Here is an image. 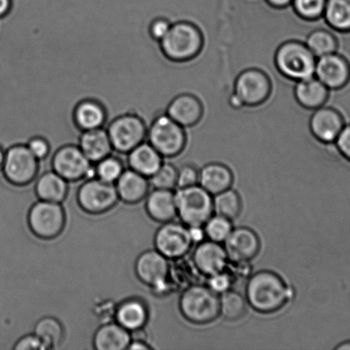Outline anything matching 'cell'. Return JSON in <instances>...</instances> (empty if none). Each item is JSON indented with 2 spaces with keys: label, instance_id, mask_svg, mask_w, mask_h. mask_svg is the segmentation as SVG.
Returning a JSON list of instances; mask_svg holds the SVG:
<instances>
[{
  "label": "cell",
  "instance_id": "cell-31",
  "mask_svg": "<svg viewBox=\"0 0 350 350\" xmlns=\"http://www.w3.org/2000/svg\"><path fill=\"white\" fill-rule=\"evenodd\" d=\"M329 29H314L304 38L303 42L316 58L337 53L338 38L334 31Z\"/></svg>",
  "mask_w": 350,
  "mask_h": 350
},
{
  "label": "cell",
  "instance_id": "cell-18",
  "mask_svg": "<svg viewBox=\"0 0 350 350\" xmlns=\"http://www.w3.org/2000/svg\"><path fill=\"white\" fill-rule=\"evenodd\" d=\"M345 125L340 113L327 105L314 109L310 119L312 133L324 143H334Z\"/></svg>",
  "mask_w": 350,
  "mask_h": 350
},
{
  "label": "cell",
  "instance_id": "cell-29",
  "mask_svg": "<svg viewBox=\"0 0 350 350\" xmlns=\"http://www.w3.org/2000/svg\"><path fill=\"white\" fill-rule=\"evenodd\" d=\"M132 341V332L116 322L101 325L96 331L92 342L97 350H125Z\"/></svg>",
  "mask_w": 350,
  "mask_h": 350
},
{
  "label": "cell",
  "instance_id": "cell-5",
  "mask_svg": "<svg viewBox=\"0 0 350 350\" xmlns=\"http://www.w3.org/2000/svg\"><path fill=\"white\" fill-rule=\"evenodd\" d=\"M147 142L164 159H173L183 153L186 146V133L166 112L160 113L154 116L147 128Z\"/></svg>",
  "mask_w": 350,
  "mask_h": 350
},
{
  "label": "cell",
  "instance_id": "cell-27",
  "mask_svg": "<svg viewBox=\"0 0 350 350\" xmlns=\"http://www.w3.org/2000/svg\"><path fill=\"white\" fill-rule=\"evenodd\" d=\"M329 89L315 77L295 82V97L303 107L316 109L327 101Z\"/></svg>",
  "mask_w": 350,
  "mask_h": 350
},
{
  "label": "cell",
  "instance_id": "cell-45",
  "mask_svg": "<svg viewBox=\"0 0 350 350\" xmlns=\"http://www.w3.org/2000/svg\"><path fill=\"white\" fill-rule=\"evenodd\" d=\"M334 143L341 155L350 162V123L345 125Z\"/></svg>",
  "mask_w": 350,
  "mask_h": 350
},
{
  "label": "cell",
  "instance_id": "cell-15",
  "mask_svg": "<svg viewBox=\"0 0 350 350\" xmlns=\"http://www.w3.org/2000/svg\"><path fill=\"white\" fill-rule=\"evenodd\" d=\"M229 259L236 262H250L259 255L262 243L251 228L240 226L232 230L225 241Z\"/></svg>",
  "mask_w": 350,
  "mask_h": 350
},
{
  "label": "cell",
  "instance_id": "cell-24",
  "mask_svg": "<svg viewBox=\"0 0 350 350\" xmlns=\"http://www.w3.org/2000/svg\"><path fill=\"white\" fill-rule=\"evenodd\" d=\"M116 323L130 332L142 330L149 321L147 305L138 298H129L116 306L114 313Z\"/></svg>",
  "mask_w": 350,
  "mask_h": 350
},
{
  "label": "cell",
  "instance_id": "cell-1",
  "mask_svg": "<svg viewBox=\"0 0 350 350\" xmlns=\"http://www.w3.org/2000/svg\"><path fill=\"white\" fill-rule=\"evenodd\" d=\"M245 293L249 306L260 314L276 313L294 297L292 288L271 270L258 271L249 277Z\"/></svg>",
  "mask_w": 350,
  "mask_h": 350
},
{
  "label": "cell",
  "instance_id": "cell-22",
  "mask_svg": "<svg viewBox=\"0 0 350 350\" xmlns=\"http://www.w3.org/2000/svg\"><path fill=\"white\" fill-rule=\"evenodd\" d=\"M146 211L153 221L166 223L177 215L176 193L173 190L154 189L146 198Z\"/></svg>",
  "mask_w": 350,
  "mask_h": 350
},
{
  "label": "cell",
  "instance_id": "cell-9",
  "mask_svg": "<svg viewBox=\"0 0 350 350\" xmlns=\"http://www.w3.org/2000/svg\"><path fill=\"white\" fill-rule=\"evenodd\" d=\"M27 224L37 238L53 239L64 231L66 215L60 202L39 200L29 209Z\"/></svg>",
  "mask_w": 350,
  "mask_h": 350
},
{
  "label": "cell",
  "instance_id": "cell-37",
  "mask_svg": "<svg viewBox=\"0 0 350 350\" xmlns=\"http://www.w3.org/2000/svg\"><path fill=\"white\" fill-rule=\"evenodd\" d=\"M123 171H125V166L121 159L112 155L99 161L96 163L95 167L96 177L112 183H115L118 180Z\"/></svg>",
  "mask_w": 350,
  "mask_h": 350
},
{
  "label": "cell",
  "instance_id": "cell-2",
  "mask_svg": "<svg viewBox=\"0 0 350 350\" xmlns=\"http://www.w3.org/2000/svg\"><path fill=\"white\" fill-rule=\"evenodd\" d=\"M203 44L200 27L184 18L173 22L169 32L159 43L161 53L171 63H183L197 57Z\"/></svg>",
  "mask_w": 350,
  "mask_h": 350
},
{
  "label": "cell",
  "instance_id": "cell-28",
  "mask_svg": "<svg viewBox=\"0 0 350 350\" xmlns=\"http://www.w3.org/2000/svg\"><path fill=\"white\" fill-rule=\"evenodd\" d=\"M127 155L129 169L147 178L156 173L164 163V157L147 142L140 144Z\"/></svg>",
  "mask_w": 350,
  "mask_h": 350
},
{
  "label": "cell",
  "instance_id": "cell-8",
  "mask_svg": "<svg viewBox=\"0 0 350 350\" xmlns=\"http://www.w3.org/2000/svg\"><path fill=\"white\" fill-rule=\"evenodd\" d=\"M233 91L243 105L255 106L268 98L272 83L268 75L252 63H241V70H236Z\"/></svg>",
  "mask_w": 350,
  "mask_h": 350
},
{
  "label": "cell",
  "instance_id": "cell-44",
  "mask_svg": "<svg viewBox=\"0 0 350 350\" xmlns=\"http://www.w3.org/2000/svg\"><path fill=\"white\" fill-rule=\"evenodd\" d=\"M15 350H46V347L36 334L24 336L17 341L13 347Z\"/></svg>",
  "mask_w": 350,
  "mask_h": 350
},
{
  "label": "cell",
  "instance_id": "cell-21",
  "mask_svg": "<svg viewBox=\"0 0 350 350\" xmlns=\"http://www.w3.org/2000/svg\"><path fill=\"white\" fill-rule=\"evenodd\" d=\"M186 256L170 260L169 273L164 296H168L175 291H183L193 284H203L201 281L204 276L199 272L193 260L188 259Z\"/></svg>",
  "mask_w": 350,
  "mask_h": 350
},
{
  "label": "cell",
  "instance_id": "cell-26",
  "mask_svg": "<svg viewBox=\"0 0 350 350\" xmlns=\"http://www.w3.org/2000/svg\"><path fill=\"white\" fill-rule=\"evenodd\" d=\"M233 182H234V174L224 163H209L200 170L199 185L212 196L231 188Z\"/></svg>",
  "mask_w": 350,
  "mask_h": 350
},
{
  "label": "cell",
  "instance_id": "cell-48",
  "mask_svg": "<svg viewBox=\"0 0 350 350\" xmlns=\"http://www.w3.org/2000/svg\"><path fill=\"white\" fill-rule=\"evenodd\" d=\"M190 231L194 243H201L205 238L203 226H201V228H190Z\"/></svg>",
  "mask_w": 350,
  "mask_h": 350
},
{
  "label": "cell",
  "instance_id": "cell-30",
  "mask_svg": "<svg viewBox=\"0 0 350 350\" xmlns=\"http://www.w3.org/2000/svg\"><path fill=\"white\" fill-rule=\"evenodd\" d=\"M34 191L40 200L61 204L68 195V181L53 170L47 171L38 178Z\"/></svg>",
  "mask_w": 350,
  "mask_h": 350
},
{
  "label": "cell",
  "instance_id": "cell-51",
  "mask_svg": "<svg viewBox=\"0 0 350 350\" xmlns=\"http://www.w3.org/2000/svg\"><path fill=\"white\" fill-rule=\"evenodd\" d=\"M5 149L3 148L1 144H0V171L2 170L3 161H5Z\"/></svg>",
  "mask_w": 350,
  "mask_h": 350
},
{
  "label": "cell",
  "instance_id": "cell-4",
  "mask_svg": "<svg viewBox=\"0 0 350 350\" xmlns=\"http://www.w3.org/2000/svg\"><path fill=\"white\" fill-rule=\"evenodd\" d=\"M178 306L185 320L195 325L210 324L221 317L219 294L204 283L182 291Z\"/></svg>",
  "mask_w": 350,
  "mask_h": 350
},
{
  "label": "cell",
  "instance_id": "cell-39",
  "mask_svg": "<svg viewBox=\"0 0 350 350\" xmlns=\"http://www.w3.org/2000/svg\"><path fill=\"white\" fill-rule=\"evenodd\" d=\"M327 0H292V8L305 20L314 21L323 17Z\"/></svg>",
  "mask_w": 350,
  "mask_h": 350
},
{
  "label": "cell",
  "instance_id": "cell-38",
  "mask_svg": "<svg viewBox=\"0 0 350 350\" xmlns=\"http://www.w3.org/2000/svg\"><path fill=\"white\" fill-rule=\"evenodd\" d=\"M177 171L178 169L174 164L164 162L157 172L149 178L150 185L154 189L173 190L177 185Z\"/></svg>",
  "mask_w": 350,
  "mask_h": 350
},
{
  "label": "cell",
  "instance_id": "cell-16",
  "mask_svg": "<svg viewBox=\"0 0 350 350\" xmlns=\"http://www.w3.org/2000/svg\"><path fill=\"white\" fill-rule=\"evenodd\" d=\"M192 260L202 275L208 278L227 269L229 262L225 246L212 240H203L194 250Z\"/></svg>",
  "mask_w": 350,
  "mask_h": 350
},
{
  "label": "cell",
  "instance_id": "cell-35",
  "mask_svg": "<svg viewBox=\"0 0 350 350\" xmlns=\"http://www.w3.org/2000/svg\"><path fill=\"white\" fill-rule=\"evenodd\" d=\"M242 208V198L238 192L232 187L214 196V211L216 215L234 221L241 214Z\"/></svg>",
  "mask_w": 350,
  "mask_h": 350
},
{
  "label": "cell",
  "instance_id": "cell-14",
  "mask_svg": "<svg viewBox=\"0 0 350 350\" xmlns=\"http://www.w3.org/2000/svg\"><path fill=\"white\" fill-rule=\"evenodd\" d=\"M169 269L170 260L157 250H147L140 254L135 265L137 278L157 296L164 295Z\"/></svg>",
  "mask_w": 350,
  "mask_h": 350
},
{
  "label": "cell",
  "instance_id": "cell-43",
  "mask_svg": "<svg viewBox=\"0 0 350 350\" xmlns=\"http://www.w3.org/2000/svg\"><path fill=\"white\" fill-rule=\"evenodd\" d=\"M207 284L216 293L221 295L226 291L232 289L234 281L231 274L225 270L224 272L207 278Z\"/></svg>",
  "mask_w": 350,
  "mask_h": 350
},
{
  "label": "cell",
  "instance_id": "cell-41",
  "mask_svg": "<svg viewBox=\"0 0 350 350\" xmlns=\"http://www.w3.org/2000/svg\"><path fill=\"white\" fill-rule=\"evenodd\" d=\"M171 24L173 22L164 16H158L151 21L149 26V34L151 39L154 42L159 44L169 32Z\"/></svg>",
  "mask_w": 350,
  "mask_h": 350
},
{
  "label": "cell",
  "instance_id": "cell-32",
  "mask_svg": "<svg viewBox=\"0 0 350 350\" xmlns=\"http://www.w3.org/2000/svg\"><path fill=\"white\" fill-rule=\"evenodd\" d=\"M323 19L332 29L350 31V0H327Z\"/></svg>",
  "mask_w": 350,
  "mask_h": 350
},
{
  "label": "cell",
  "instance_id": "cell-12",
  "mask_svg": "<svg viewBox=\"0 0 350 350\" xmlns=\"http://www.w3.org/2000/svg\"><path fill=\"white\" fill-rule=\"evenodd\" d=\"M193 245L190 228L183 222L163 223L154 237L155 250L169 260L187 256Z\"/></svg>",
  "mask_w": 350,
  "mask_h": 350
},
{
  "label": "cell",
  "instance_id": "cell-40",
  "mask_svg": "<svg viewBox=\"0 0 350 350\" xmlns=\"http://www.w3.org/2000/svg\"><path fill=\"white\" fill-rule=\"evenodd\" d=\"M200 170L193 163H186L181 166L177 171L178 188L192 187L199 184Z\"/></svg>",
  "mask_w": 350,
  "mask_h": 350
},
{
  "label": "cell",
  "instance_id": "cell-34",
  "mask_svg": "<svg viewBox=\"0 0 350 350\" xmlns=\"http://www.w3.org/2000/svg\"><path fill=\"white\" fill-rule=\"evenodd\" d=\"M34 334L42 341L47 349L60 347L64 338L63 325L51 317L40 319L34 327Z\"/></svg>",
  "mask_w": 350,
  "mask_h": 350
},
{
  "label": "cell",
  "instance_id": "cell-42",
  "mask_svg": "<svg viewBox=\"0 0 350 350\" xmlns=\"http://www.w3.org/2000/svg\"><path fill=\"white\" fill-rule=\"evenodd\" d=\"M27 149L39 161L46 159L51 152L49 142L43 136L31 137L26 144Z\"/></svg>",
  "mask_w": 350,
  "mask_h": 350
},
{
  "label": "cell",
  "instance_id": "cell-23",
  "mask_svg": "<svg viewBox=\"0 0 350 350\" xmlns=\"http://www.w3.org/2000/svg\"><path fill=\"white\" fill-rule=\"evenodd\" d=\"M115 185L119 200L125 204H138L149 193V178L132 169L125 170Z\"/></svg>",
  "mask_w": 350,
  "mask_h": 350
},
{
  "label": "cell",
  "instance_id": "cell-7",
  "mask_svg": "<svg viewBox=\"0 0 350 350\" xmlns=\"http://www.w3.org/2000/svg\"><path fill=\"white\" fill-rule=\"evenodd\" d=\"M147 128L149 126L142 116L136 112H126L113 118L106 131L113 150L128 154L140 144L146 142Z\"/></svg>",
  "mask_w": 350,
  "mask_h": 350
},
{
  "label": "cell",
  "instance_id": "cell-6",
  "mask_svg": "<svg viewBox=\"0 0 350 350\" xmlns=\"http://www.w3.org/2000/svg\"><path fill=\"white\" fill-rule=\"evenodd\" d=\"M177 215L188 228H201L214 215V198L200 185L178 189Z\"/></svg>",
  "mask_w": 350,
  "mask_h": 350
},
{
  "label": "cell",
  "instance_id": "cell-20",
  "mask_svg": "<svg viewBox=\"0 0 350 350\" xmlns=\"http://www.w3.org/2000/svg\"><path fill=\"white\" fill-rule=\"evenodd\" d=\"M108 118V109L104 104L92 98L82 99L72 112L74 125L81 132L104 128Z\"/></svg>",
  "mask_w": 350,
  "mask_h": 350
},
{
  "label": "cell",
  "instance_id": "cell-46",
  "mask_svg": "<svg viewBox=\"0 0 350 350\" xmlns=\"http://www.w3.org/2000/svg\"><path fill=\"white\" fill-rule=\"evenodd\" d=\"M129 350H150L153 349L152 346L144 341L143 339H133L129 346Z\"/></svg>",
  "mask_w": 350,
  "mask_h": 350
},
{
  "label": "cell",
  "instance_id": "cell-17",
  "mask_svg": "<svg viewBox=\"0 0 350 350\" xmlns=\"http://www.w3.org/2000/svg\"><path fill=\"white\" fill-rule=\"evenodd\" d=\"M314 77L329 90H336L347 83L350 77L349 62L338 53L317 58Z\"/></svg>",
  "mask_w": 350,
  "mask_h": 350
},
{
  "label": "cell",
  "instance_id": "cell-11",
  "mask_svg": "<svg viewBox=\"0 0 350 350\" xmlns=\"http://www.w3.org/2000/svg\"><path fill=\"white\" fill-rule=\"evenodd\" d=\"M39 162L26 145L16 144L5 150L1 171L10 184L24 187L36 180Z\"/></svg>",
  "mask_w": 350,
  "mask_h": 350
},
{
  "label": "cell",
  "instance_id": "cell-10",
  "mask_svg": "<svg viewBox=\"0 0 350 350\" xmlns=\"http://www.w3.org/2000/svg\"><path fill=\"white\" fill-rule=\"evenodd\" d=\"M78 205L88 214L101 215L118 204L119 197L116 185L98 177L89 178L78 189Z\"/></svg>",
  "mask_w": 350,
  "mask_h": 350
},
{
  "label": "cell",
  "instance_id": "cell-47",
  "mask_svg": "<svg viewBox=\"0 0 350 350\" xmlns=\"http://www.w3.org/2000/svg\"><path fill=\"white\" fill-rule=\"evenodd\" d=\"M12 0H0V20L5 18L12 12Z\"/></svg>",
  "mask_w": 350,
  "mask_h": 350
},
{
  "label": "cell",
  "instance_id": "cell-36",
  "mask_svg": "<svg viewBox=\"0 0 350 350\" xmlns=\"http://www.w3.org/2000/svg\"><path fill=\"white\" fill-rule=\"evenodd\" d=\"M205 238L217 243H225L233 228L232 221L224 216L212 215L203 226Z\"/></svg>",
  "mask_w": 350,
  "mask_h": 350
},
{
  "label": "cell",
  "instance_id": "cell-25",
  "mask_svg": "<svg viewBox=\"0 0 350 350\" xmlns=\"http://www.w3.org/2000/svg\"><path fill=\"white\" fill-rule=\"evenodd\" d=\"M78 146L92 163H98L113 152L111 139L104 128L81 132Z\"/></svg>",
  "mask_w": 350,
  "mask_h": 350
},
{
  "label": "cell",
  "instance_id": "cell-49",
  "mask_svg": "<svg viewBox=\"0 0 350 350\" xmlns=\"http://www.w3.org/2000/svg\"><path fill=\"white\" fill-rule=\"evenodd\" d=\"M271 6L274 8L282 9L290 6L292 3V0H266Z\"/></svg>",
  "mask_w": 350,
  "mask_h": 350
},
{
  "label": "cell",
  "instance_id": "cell-13",
  "mask_svg": "<svg viewBox=\"0 0 350 350\" xmlns=\"http://www.w3.org/2000/svg\"><path fill=\"white\" fill-rule=\"evenodd\" d=\"M51 167L54 172L68 182L92 178V173H95L92 163L82 152L80 147L73 144L61 146L55 152L51 159Z\"/></svg>",
  "mask_w": 350,
  "mask_h": 350
},
{
  "label": "cell",
  "instance_id": "cell-33",
  "mask_svg": "<svg viewBox=\"0 0 350 350\" xmlns=\"http://www.w3.org/2000/svg\"><path fill=\"white\" fill-rule=\"evenodd\" d=\"M219 311L225 321H238L248 312V301L239 291L229 289L219 295Z\"/></svg>",
  "mask_w": 350,
  "mask_h": 350
},
{
  "label": "cell",
  "instance_id": "cell-19",
  "mask_svg": "<svg viewBox=\"0 0 350 350\" xmlns=\"http://www.w3.org/2000/svg\"><path fill=\"white\" fill-rule=\"evenodd\" d=\"M164 112L178 124L186 129L200 121L203 115V106L197 96L188 92H180L171 99Z\"/></svg>",
  "mask_w": 350,
  "mask_h": 350
},
{
  "label": "cell",
  "instance_id": "cell-3",
  "mask_svg": "<svg viewBox=\"0 0 350 350\" xmlns=\"http://www.w3.org/2000/svg\"><path fill=\"white\" fill-rule=\"evenodd\" d=\"M303 40V36H297L284 40L274 53V63L277 70L284 77L294 81L313 77L315 74L317 58L308 49Z\"/></svg>",
  "mask_w": 350,
  "mask_h": 350
},
{
  "label": "cell",
  "instance_id": "cell-50",
  "mask_svg": "<svg viewBox=\"0 0 350 350\" xmlns=\"http://www.w3.org/2000/svg\"><path fill=\"white\" fill-rule=\"evenodd\" d=\"M334 349L336 350H350V340L340 342Z\"/></svg>",
  "mask_w": 350,
  "mask_h": 350
}]
</instances>
